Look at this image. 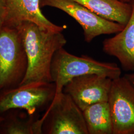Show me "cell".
I'll use <instances>...</instances> for the list:
<instances>
[{
  "label": "cell",
  "instance_id": "cell-3",
  "mask_svg": "<svg viewBox=\"0 0 134 134\" xmlns=\"http://www.w3.org/2000/svg\"><path fill=\"white\" fill-rule=\"evenodd\" d=\"M28 67L27 56L16 27L0 30V92L19 86Z\"/></svg>",
  "mask_w": 134,
  "mask_h": 134
},
{
  "label": "cell",
  "instance_id": "cell-17",
  "mask_svg": "<svg viewBox=\"0 0 134 134\" xmlns=\"http://www.w3.org/2000/svg\"><path fill=\"white\" fill-rule=\"evenodd\" d=\"M3 120H4V117L2 115H0V125Z\"/></svg>",
  "mask_w": 134,
  "mask_h": 134
},
{
  "label": "cell",
  "instance_id": "cell-16",
  "mask_svg": "<svg viewBox=\"0 0 134 134\" xmlns=\"http://www.w3.org/2000/svg\"><path fill=\"white\" fill-rule=\"evenodd\" d=\"M121 1L124 2V3H131L132 2H133L134 0H120Z\"/></svg>",
  "mask_w": 134,
  "mask_h": 134
},
{
  "label": "cell",
  "instance_id": "cell-2",
  "mask_svg": "<svg viewBox=\"0 0 134 134\" xmlns=\"http://www.w3.org/2000/svg\"><path fill=\"white\" fill-rule=\"evenodd\" d=\"M50 74L57 94L63 91L67 83L75 77L97 74L114 80L121 77V70L114 63L102 62L86 55L75 56L63 47L53 56Z\"/></svg>",
  "mask_w": 134,
  "mask_h": 134
},
{
  "label": "cell",
  "instance_id": "cell-7",
  "mask_svg": "<svg viewBox=\"0 0 134 134\" xmlns=\"http://www.w3.org/2000/svg\"><path fill=\"white\" fill-rule=\"evenodd\" d=\"M108 103L113 134H134V86L125 76L112 80Z\"/></svg>",
  "mask_w": 134,
  "mask_h": 134
},
{
  "label": "cell",
  "instance_id": "cell-13",
  "mask_svg": "<svg viewBox=\"0 0 134 134\" xmlns=\"http://www.w3.org/2000/svg\"><path fill=\"white\" fill-rule=\"evenodd\" d=\"M82 112L88 134H113V124L108 101L92 104Z\"/></svg>",
  "mask_w": 134,
  "mask_h": 134
},
{
  "label": "cell",
  "instance_id": "cell-10",
  "mask_svg": "<svg viewBox=\"0 0 134 134\" xmlns=\"http://www.w3.org/2000/svg\"><path fill=\"white\" fill-rule=\"evenodd\" d=\"M132 13L124 29L114 36L103 42V50L106 54L116 58L123 69L134 71V0L131 3Z\"/></svg>",
  "mask_w": 134,
  "mask_h": 134
},
{
  "label": "cell",
  "instance_id": "cell-8",
  "mask_svg": "<svg viewBox=\"0 0 134 134\" xmlns=\"http://www.w3.org/2000/svg\"><path fill=\"white\" fill-rule=\"evenodd\" d=\"M112 80L97 74L84 75L73 78L63 91L70 96L83 111L92 104L108 101Z\"/></svg>",
  "mask_w": 134,
  "mask_h": 134
},
{
  "label": "cell",
  "instance_id": "cell-15",
  "mask_svg": "<svg viewBox=\"0 0 134 134\" xmlns=\"http://www.w3.org/2000/svg\"><path fill=\"white\" fill-rule=\"evenodd\" d=\"M126 77L129 80L131 84L134 86V71L129 74H127L125 75Z\"/></svg>",
  "mask_w": 134,
  "mask_h": 134
},
{
  "label": "cell",
  "instance_id": "cell-1",
  "mask_svg": "<svg viewBox=\"0 0 134 134\" xmlns=\"http://www.w3.org/2000/svg\"><path fill=\"white\" fill-rule=\"evenodd\" d=\"M15 27L28 61L27 72L20 85L32 82H52L50 70L53 56L67 42L62 32L52 31L29 21Z\"/></svg>",
  "mask_w": 134,
  "mask_h": 134
},
{
  "label": "cell",
  "instance_id": "cell-4",
  "mask_svg": "<svg viewBox=\"0 0 134 134\" xmlns=\"http://www.w3.org/2000/svg\"><path fill=\"white\" fill-rule=\"evenodd\" d=\"M42 117L43 134H88L82 111L63 91L55 94Z\"/></svg>",
  "mask_w": 134,
  "mask_h": 134
},
{
  "label": "cell",
  "instance_id": "cell-5",
  "mask_svg": "<svg viewBox=\"0 0 134 134\" xmlns=\"http://www.w3.org/2000/svg\"><path fill=\"white\" fill-rule=\"evenodd\" d=\"M56 94L53 82H32L0 92V115L8 110H24L29 115L49 105Z\"/></svg>",
  "mask_w": 134,
  "mask_h": 134
},
{
  "label": "cell",
  "instance_id": "cell-12",
  "mask_svg": "<svg viewBox=\"0 0 134 134\" xmlns=\"http://www.w3.org/2000/svg\"><path fill=\"white\" fill-rule=\"evenodd\" d=\"M101 18L125 25L132 13L131 3L120 0H73Z\"/></svg>",
  "mask_w": 134,
  "mask_h": 134
},
{
  "label": "cell",
  "instance_id": "cell-11",
  "mask_svg": "<svg viewBox=\"0 0 134 134\" xmlns=\"http://www.w3.org/2000/svg\"><path fill=\"white\" fill-rule=\"evenodd\" d=\"M4 120L0 125L1 134H43L44 118L29 115L25 111L18 112L16 109L8 110L2 115Z\"/></svg>",
  "mask_w": 134,
  "mask_h": 134
},
{
  "label": "cell",
  "instance_id": "cell-9",
  "mask_svg": "<svg viewBox=\"0 0 134 134\" xmlns=\"http://www.w3.org/2000/svg\"><path fill=\"white\" fill-rule=\"evenodd\" d=\"M6 17L4 26L15 27L22 22L29 21L54 32H63L66 25L53 24L43 14L40 0H4Z\"/></svg>",
  "mask_w": 134,
  "mask_h": 134
},
{
  "label": "cell",
  "instance_id": "cell-6",
  "mask_svg": "<svg viewBox=\"0 0 134 134\" xmlns=\"http://www.w3.org/2000/svg\"><path fill=\"white\" fill-rule=\"evenodd\" d=\"M40 7L57 9L72 17L81 26L87 43L101 35L117 34L125 26L101 18L73 0H40Z\"/></svg>",
  "mask_w": 134,
  "mask_h": 134
},
{
  "label": "cell",
  "instance_id": "cell-14",
  "mask_svg": "<svg viewBox=\"0 0 134 134\" xmlns=\"http://www.w3.org/2000/svg\"><path fill=\"white\" fill-rule=\"evenodd\" d=\"M6 6L4 0H0V30L5 24L6 17Z\"/></svg>",
  "mask_w": 134,
  "mask_h": 134
}]
</instances>
